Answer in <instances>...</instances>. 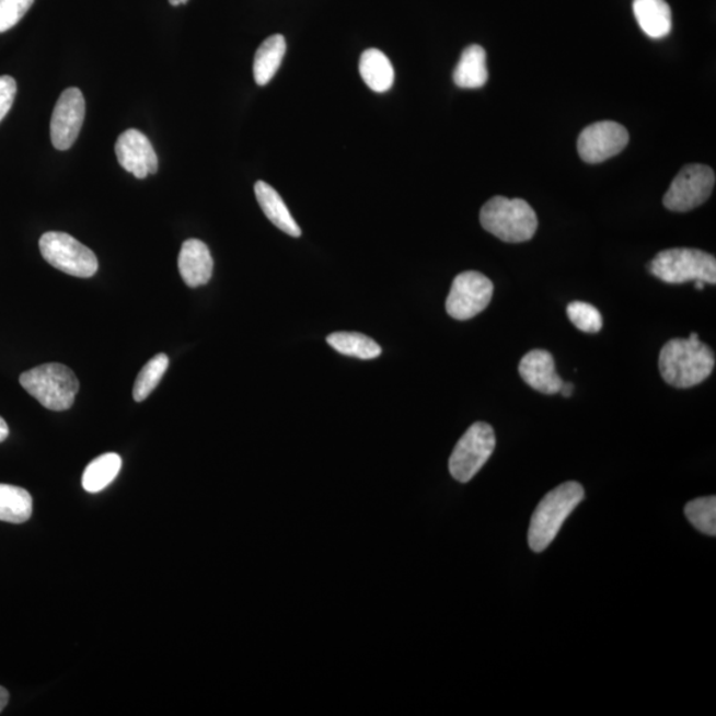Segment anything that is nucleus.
Masks as SVG:
<instances>
[{
    "label": "nucleus",
    "mask_w": 716,
    "mask_h": 716,
    "mask_svg": "<svg viewBox=\"0 0 716 716\" xmlns=\"http://www.w3.org/2000/svg\"><path fill=\"white\" fill-rule=\"evenodd\" d=\"M9 701H10L9 691L0 686V713H2L5 706L9 705Z\"/></svg>",
    "instance_id": "c85d7f7f"
},
{
    "label": "nucleus",
    "mask_w": 716,
    "mask_h": 716,
    "mask_svg": "<svg viewBox=\"0 0 716 716\" xmlns=\"http://www.w3.org/2000/svg\"><path fill=\"white\" fill-rule=\"evenodd\" d=\"M519 374L527 384L543 394L561 392L564 382L556 373L554 357L544 349L531 350L521 358Z\"/></svg>",
    "instance_id": "ddd939ff"
},
{
    "label": "nucleus",
    "mask_w": 716,
    "mask_h": 716,
    "mask_svg": "<svg viewBox=\"0 0 716 716\" xmlns=\"http://www.w3.org/2000/svg\"><path fill=\"white\" fill-rule=\"evenodd\" d=\"M16 81L11 77H0V123L9 115L16 97Z\"/></svg>",
    "instance_id": "bb28decb"
},
{
    "label": "nucleus",
    "mask_w": 716,
    "mask_h": 716,
    "mask_svg": "<svg viewBox=\"0 0 716 716\" xmlns=\"http://www.w3.org/2000/svg\"><path fill=\"white\" fill-rule=\"evenodd\" d=\"M586 496L577 482H567L544 496L533 512L529 530V545L533 552L548 548L562 530L564 521L575 511Z\"/></svg>",
    "instance_id": "f03ea898"
},
{
    "label": "nucleus",
    "mask_w": 716,
    "mask_h": 716,
    "mask_svg": "<svg viewBox=\"0 0 716 716\" xmlns=\"http://www.w3.org/2000/svg\"><path fill=\"white\" fill-rule=\"evenodd\" d=\"M360 74L370 90L384 93L393 86L394 68L388 56L380 49L369 48L361 55Z\"/></svg>",
    "instance_id": "a211bd4d"
},
{
    "label": "nucleus",
    "mask_w": 716,
    "mask_h": 716,
    "mask_svg": "<svg viewBox=\"0 0 716 716\" xmlns=\"http://www.w3.org/2000/svg\"><path fill=\"white\" fill-rule=\"evenodd\" d=\"M169 2H171L172 5H181L188 2V0H169Z\"/></svg>",
    "instance_id": "2f4dec72"
},
{
    "label": "nucleus",
    "mask_w": 716,
    "mask_h": 716,
    "mask_svg": "<svg viewBox=\"0 0 716 716\" xmlns=\"http://www.w3.org/2000/svg\"><path fill=\"white\" fill-rule=\"evenodd\" d=\"M10 429L8 423L0 417V443L4 442L9 438Z\"/></svg>",
    "instance_id": "cd10ccee"
},
{
    "label": "nucleus",
    "mask_w": 716,
    "mask_h": 716,
    "mask_svg": "<svg viewBox=\"0 0 716 716\" xmlns=\"http://www.w3.org/2000/svg\"><path fill=\"white\" fill-rule=\"evenodd\" d=\"M169 368V357L160 354L150 358L146 367L141 369L134 386V399L137 402L146 401L150 394L159 386L163 374Z\"/></svg>",
    "instance_id": "5701e85b"
},
{
    "label": "nucleus",
    "mask_w": 716,
    "mask_h": 716,
    "mask_svg": "<svg viewBox=\"0 0 716 716\" xmlns=\"http://www.w3.org/2000/svg\"><path fill=\"white\" fill-rule=\"evenodd\" d=\"M85 118V100L78 88H68L61 93L51 118V141L61 152L78 140Z\"/></svg>",
    "instance_id": "9b49d317"
},
{
    "label": "nucleus",
    "mask_w": 716,
    "mask_h": 716,
    "mask_svg": "<svg viewBox=\"0 0 716 716\" xmlns=\"http://www.w3.org/2000/svg\"><path fill=\"white\" fill-rule=\"evenodd\" d=\"M24 391L53 412L71 409L79 393L77 374L62 363H44L21 376Z\"/></svg>",
    "instance_id": "20e7f679"
},
{
    "label": "nucleus",
    "mask_w": 716,
    "mask_h": 716,
    "mask_svg": "<svg viewBox=\"0 0 716 716\" xmlns=\"http://www.w3.org/2000/svg\"><path fill=\"white\" fill-rule=\"evenodd\" d=\"M665 382L678 389L702 384L712 376L715 355L712 348L700 340L698 333L689 338H673L663 345L658 361Z\"/></svg>",
    "instance_id": "f257e3e1"
},
{
    "label": "nucleus",
    "mask_w": 716,
    "mask_h": 716,
    "mask_svg": "<svg viewBox=\"0 0 716 716\" xmlns=\"http://www.w3.org/2000/svg\"><path fill=\"white\" fill-rule=\"evenodd\" d=\"M495 446L496 437L492 425L486 423L471 425L450 457L451 476L461 483L473 480L492 458Z\"/></svg>",
    "instance_id": "0eeeda50"
},
{
    "label": "nucleus",
    "mask_w": 716,
    "mask_h": 716,
    "mask_svg": "<svg viewBox=\"0 0 716 716\" xmlns=\"http://www.w3.org/2000/svg\"><path fill=\"white\" fill-rule=\"evenodd\" d=\"M123 460L116 452H106L88 464L83 475L85 492L96 494L108 487L122 470Z\"/></svg>",
    "instance_id": "412c9836"
},
{
    "label": "nucleus",
    "mask_w": 716,
    "mask_h": 716,
    "mask_svg": "<svg viewBox=\"0 0 716 716\" xmlns=\"http://www.w3.org/2000/svg\"><path fill=\"white\" fill-rule=\"evenodd\" d=\"M326 343L344 356L373 360L382 354V349L373 338L357 332H336L326 337Z\"/></svg>",
    "instance_id": "4be33fe9"
},
{
    "label": "nucleus",
    "mask_w": 716,
    "mask_h": 716,
    "mask_svg": "<svg viewBox=\"0 0 716 716\" xmlns=\"http://www.w3.org/2000/svg\"><path fill=\"white\" fill-rule=\"evenodd\" d=\"M649 273L669 285L702 280L715 285V256L695 249H670L658 253L648 265Z\"/></svg>",
    "instance_id": "39448f33"
},
{
    "label": "nucleus",
    "mask_w": 716,
    "mask_h": 716,
    "mask_svg": "<svg viewBox=\"0 0 716 716\" xmlns=\"http://www.w3.org/2000/svg\"><path fill=\"white\" fill-rule=\"evenodd\" d=\"M287 51L285 36L276 34L267 37L257 48L254 60V78L257 85H267L278 72Z\"/></svg>",
    "instance_id": "6ab92c4d"
},
{
    "label": "nucleus",
    "mask_w": 716,
    "mask_h": 716,
    "mask_svg": "<svg viewBox=\"0 0 716 716\" xmlns=\"http://www.w3.org/2000/svg\"><path fill=\"white\" fill-rule=\"evenodd\" d=\"M705 285H706L705 281H702V280H695V288H696V290H701V291H702V290H705Z\"/></svg>",
    "instance_id": "7c9ffc66"
},
{
    "label": "nucleus",
    "mask_w": 716,
    "mask_h": 716,
    "mask_svg": "<svg viewBox=\"0 0 716 716\" xmlns=\"http://www.w3.org/2000/svg\"><path fill=\"white\" fill-rule=\"evenodd\" d=\"M33 496L22 487L0 483V521L22 524L33 517Z\"/></svg>",
    "instance_id": "aec40b11"
},
{
    "label": "nucleus",
    "mask_w": 716,
    "mask_h": 716,
    "mask_svg": "<svg viewBox=\"0 0 716 716\" xmlns=\"http://www.w3.org/2000/svg\"><path fill=\"white\" fill-rule=\"evenodd\" d=\"M178 268L186 286L197 288L210 281L213 261L209 247L199 239H188L182 244Z\"/></svg>",
    "instance_id": "4468645a"
},
{
    "label": "nucleus",
    "mask_w": 716,
    "mask_h": 716,
    "mask_svg": "<svg viewBox=\"0 0 716 716\" xmlns=\"http://www.w3.org/2000/svg\"><path fill=\"white\" fill-rule=\"evenodd\" d=\"M34 2L35 0H0V34L15 27Z\"/></svg>",
    "instance_id": "a878e982"
},
{
    "label": "nucleus",
    "mask_w": 716,
    "mask_h": 716,
    "mask_svg": "<svg viewBox=\"0 0 716 716\" xmlns=\"http://www.w3.org/2000/svg\"><path fill=\"white\" fill-rule=\"evenodd\" d=\"M684 515L690 523L708 536L716 535V498L706 496L689 501L684 507Z\"/></svg>",
    "instance_id": "b1692460"
},
{
    "label": "nucleus",
    "mask_w": 716,
    "mask_h": 716,
    "mask_svg": "<svg viewBox=\"0 0 716 716\" xmlns=\"http://www.w3.org/2000/svg\"><path fill=\"white\" fill-rule=\"evenodd\" d=\"M255 196L257 204L261 205L269 222L288 235L293 238L301 235L299 224L295 221L280 194L273 186H269L266 182L257 181L255 184Z\"/></svg>",
    "instance_id": "2eb2a0df"
},
{
    "label": "nucleus",
    "mask_w": 716,
    "mask_h": 716,
    "mask_svg": "<svg viewBox=\"0 0 716 716\" xmlns=\"http://www.w3.org/2000/svg\"><path fill=\"white\" fill-rule=\"evenodd\" d=\"M630 142V134L623 125L614 122H600L589 125L581 131L577 150L582 161L604 162L620 154Z\"/></svg>",
    "instance_id": "9d476101"
},
{
    "label": "nucleus",
    "mask_w": 716,
    "mask_h": 716,
    "mask_svg": "<svg viewBox=\"0 0 716 716\" xmlns=\"http://www.w3.org/2000/svg\"><path fill=\"white\" fill-rule=\"evenodd\" d=\"M39 247L44 261L61 273L77 278H92L97 273V256L66 232H46L41 238Z\"/></svg>",
    "instance_id": "423d86ee"
},
{
    "label": "nucleus",
    "mask_w": 716,
    "mask_h": 716,
    "mask_svg": "<svg viewBox=\"0 0 716 716\" xmlns=\"http://www.w3.org/2000/svg\"><path fill=\"white\" fill-rule=\"evenodd\" d=\"M494 295L493 281L487 276L466 272L457 276L446 300V311L455 320L473 319L486 310Z\"/></svg>",
    "instance_id": "1a4fd4ad"
},
{
    "label": "nucleus",
    "mask_w": 716,
    "mask_h": 716,
    "mask_svg": "<svg viewBox=\"0 0 716 716\" xmlns=\"http://www.w3.org/2000/svg\"><path fill=\"white\" fill-rule=\"evenodd\" d=\"M115 150L119 165L136 178L143 180L159 172V159L152 142L140 130H125L119 135Z\"/></svg>",
    "instance_id": "f8f14e48"
},
{
    "label": "nucleus",
    "mask_w": 716,
    "mask_h": 716,
    "mask_svg": "<svg viewBox=\"0 0 716 716\" xmlns=\"http://www.w3.org/2000/svg\"><path fill=\"white\" fill-rule=\"evenodd\" d=\"M634 16L640 30L651 39H662L671 33V10L666 0H634Z\"/></svg>",
    "instance_id": "dca6fc26"
},
{
    "label": "nucleus",
    "mask_w": 716,
    "mask_h": 716,
    "mask_svg": "<svg viewBox=\"0 0 716 716\" xmlns=\"http://www.w3.org/2000/svg\"><path fill=\"white\" fill-rule=\"evenodd\" d=\"M574 389H575V385L571 384V382H563L561 392H558V393H562L563 397L568 399V397H570L571 394H574Z\"/></svg>",
    "instance_id": "c756f323"
},
{
    "label": "nucleus",
    "mask_w": 716,
    "mask_h": 716,
    "mask_svg": "<svg viewBox=\"0 0 716 716\" xmlns=\"http://www.w3.org/2000/svg\"><path fill=\"white\" fill-rule=\"evenodd\" d=\"M567 315L577 330L587 333L600 332L604 324L600 311L584 301L570 303L567 308Z\"/></svg>",
    "instance_id": "393cba45"
},
{
    "label": "nucleus",
    "mask_w": 716,
    "mask_h": 716,
    "mask_svg": "<svg viewBox=\"0 0 716 716\" xmlns=\"http://www.w3.org/2000/svg\"><path fill=\"white\" fill-rule=\"evenodd\" d=\"M454 83L463 90H477L487 83V54L485 48L473 44L464 48L458 62L454 74Z\"/></svg>",
    "instance_id": "f3484780"
},
{
    "label": "nucleus",
    "mask_w": 716,
    "mask_h": 716,
    "mask_svg": "<svg viewBox=\"0 0 716 716\" xmlns=\"http://www.w3.org/2000/svg\"><path fill=\"white\" fill-rule=\"evenodd\" d=\"M483 229L507 243L530 241L538 230L535 210L523 199L494 197L482 207Z\"/></svg>",
    "instance_id": "7ed1b4c3"
},
{
    "label": "nucleus",
    "mask_w": 716,
    "mask_h": 716,
    "mask_svg": "<svg viewBox=\"0 0 716 716\" xmlns=\"http://www.w3.org/2000/svg\"><path fill=\"white\" fill-rule=\"evenodd\" d=\"M715 186V173L712 168L693 163L678 173L666 192L663 205L666 209L675 212H688L696 209L712 196Z\"/></svg>",
    "instance_id": "6e6552de"
}]
</instances>
